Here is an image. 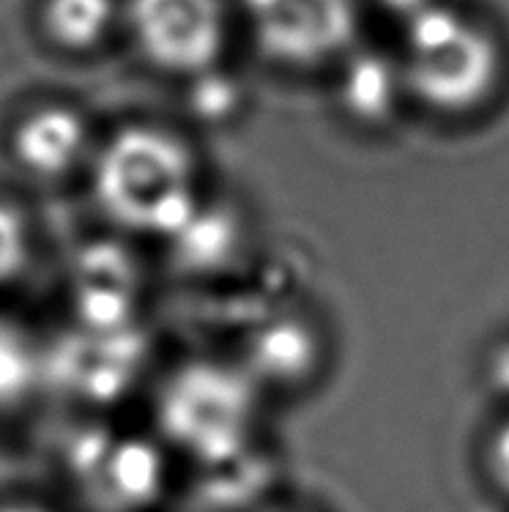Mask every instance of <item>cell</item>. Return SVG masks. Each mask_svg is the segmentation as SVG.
Wrapping results in <instances>:
<instances>
[{
    "instance_id": "obj_1",
    "label": "cell",
    "mask_w": 509,
    "mask_h": 512,
    "mask_svg": "<svg viewBox=\"0 0 509 512\" xmlns=\"http://www.w3.org/2000/svg\"><path fill=\"white\" fill-rule=\"evenodd\" d=\"M91 198L129 236L176 241L203 209L198 159L165 129L126 126L91 159Z\"/></svg>"
},
{
    "instance_id": "obj_9",
    "label": "cell",
    "mask_w": 509,
    "mask_h": 512,
    "mask_svg": "<svg viewBox=\"0 0 509 512\" xmlns=\"http://www.w3.org/2000/svg\"><path fill=\"white\" fill-rule=\"evenodd\" d=\"M47 381V348L20 321L0 315V414L20 411Z\"/></svg>"
},
{
    "instance_id": "obj_12",
    "label": "cell",
    "mask_w": 509,
    "mask_h": 512,
    "mask_svg": "<svg viewBox=\"0 0 509 512\" xmlns=\"http://www.w3.org/2000/svg\"><path fill=\"white\" fill-rule=\"evenodd\" d=\"M36 236L28 214L9 200H0V288H11L31 272Z\"/></svg>"
},
{
    "instance_id": "obj_3",
    "label": "cell",
    "mask_w": 509,
    "mask_h": 512,
    "mask_svg": "<svg viewBox=\"0 0 509 512\" xmlns=\"http://www.w3.org/2000/svg\"><path fill=\"white\" fill-rule=\"evenodd\" d=\"M156 419L173 450L225 466L250 447L258 419L255 378L250 370L225 362H187L159 389Z\"/></svg>"
},
{
    "instance_id": "obj_2",
    "label": "cell",
    "mask_w": 509,
    "mask_h": 512,
    "mask_svg": "<svg viewBox=\"0 0 509 512\" xmlns=\"http://www.w3.org/2000/svg\"><path fill=\"white\" fill-rule=\"evenodd\" d=\"M397 63L408 96L452 115L482 105L501 77L496 39L463 11L436 0L406 17Z\"/></svg>"
},
{
    "instance_id": "obj_4",
    "label": "cell",
    "mask_w": 509,
    "mask_h": 512,
    "mask_svg": "<svg viewBox=\"0 0 509 512\" xmlns=\"http://www.w3.org/2000/svg\"><path fill=\"white\" fill-rule=\"evenodd\" d=\"M69 477L88 504L102 512H137L165 488V455L143 436L88 430L66 455Z\"/></svg>"
},
{
    "instance_id": "obj_10",
    "label": "cell",
    "mask_w": 509,
    "mask_h": 512,
    "mask_svg": "<svg viewBox=\"0 0 509 512\" xmlns=\"http://www.w3.org/2000/svg\"><path fill=\"white\" fill-rule=\"evenodd\" d=\"M44 31L66 50H91L107 39L118 20L115 0H47L44 3Z\"/></svg>"
},
{
    "instance_id": "obj_15",
    "label": "cell",
    "mask_w": 509,
    "mask_h": 512,
    "mask_svg": "<svg viewBox=\"0 0 509 512\" xmlns=\"http://www.w3.org/2000/svg\"><path fill=\"white\" fill-rule=\"evenodd\" d=\"M378 3L386 6L389 11H397V14L408 17V14H414V11H419L427 3H433V0H378Z\"/></svg>"
},
{
    "instance_id": "obj_17",
    "label": "cell",
    "mask_w": 509,
    "mask_h": 512,
    "mask_svg": "<svg viewBox=\"0 0 509 512\" xmlns=\"http://www.w3.org/2000/svg\"><path fill=\"white\" fill-rule=\"evenodd\" d=\"M496 381L501 384V389H509V348H504L501 351V356L496 359Z\"/></svg>"
},
{
    "instance_id": "obj_5",
    "label": "cell",
    "mask_w": 509,
    "mask_h": 512,
    "mask_svg": "<svg viewBox=\"0 0 509 512\" xmlns=\"http://www.w3.org/2000/svg\"><path fill=\"white\" fill-rule=\"evenodd\" d=\"M260 53L285 66H318L351 53L354 0H239Z\"/></svg>"
},
{
    "instance_id": "obj_14",
    "label": "cell",
    "mask_w": 509,
    "mask_h": 512,
    "mask_svg": "<svg viewBox=\"0 0 509 512\" xmlns=\"http://www.w3.org/2000/svg\"><path fill=\"white\" fill-rule=\"evenodd\" d=\"M488 463L496 482L509 493V422L490 441Z\"/></svg>"
},
{
    "instance_id": "obj_8",
    "label": "cell",
    "mask_w": 509,
    "mask_h": 512,
    "mask_svg": "<svg viewBox=\"0 0 509 512\" xmlns=\"http://www.w3.org/2000/svg\"><path fill=\"white\" fill-rule=\"evenodd\" d=\"M406 83L397 58L381 53H348L343 74V105L356 121L378 124L395 113Z\"/></svg>"
},
{
    "instance_id": "obj_7",
    "label": "cell",
    "mask_w": 509,
    "mask_h": 512,
    "mask_svg": "<svg viewBox=\"0 0 509 512\" xmlns=\"http://www.w3.org/2000/svg\"><path fill=\"white\" fill-rule=\"evenodd\" d=\"M88 126L69 107H39L11 132V157L22 173L39 181H61L88 159Z\"/></svg>"
},
{
    "instance_id": "obj_11",
    "label": "cell",
    "mask_w": 509,
    "mask_h": 512,
    "mask_svg": "<svg viewBox=\"0 0 509 512\" xmlns=\"http://www.w3.org/2000/svg\"><path fill=\"white\" fill-rule=\"evenodd\" d=\"M252 362L266 378H296L312 362V340L293 324L263 332L252 345Z\"/></svg>"
},
{
    "instance_id": "obj_6",
    "label": "cell",
    "mask_w": 509,
    "mask_h": 512,
    "mask_svg": "<svg viewBox=\"0 0 509 512\" xmlns=\"http://www.w3.org/2000/svg\"><path fill=\"white\" fill-rule=\"evenodd\" d=\"M124 11L137 50L156 69L189 80L217 69L228 39L219 0H129Z\"/></svg>"
},
{
    "instance_id": "obj_16",
    "label": "cell",
    "mask_w": 509,
    "mask_h": 512,
    "mask_svg": "<svg viewBox=\"0 0 509 512\" xmlns=\"http://www.w3.org/2000/svg\"><path fill=\"white\" fill-rule=\"evenodd\" d=\"M0 512H55L39 502H0Z\"/></svg>"
},
{
    "instance_id": "obj_13",
    "label": "cell",
    "mask_w": 509,
    "mask_h": 512,
    "mask_svg": "<svg viewBox=\"0 0 509 512\" xmlns=\"http://www.w3.org/2000/svg\"><path fill=\"white\" fill-rule=\"evenodd\" d=\"M192 105L206 118H225L236 107V91L228 74H217L211 69L200 77H192Z\"/></svg>"
}]
</instances>
